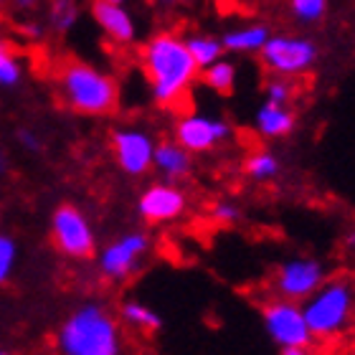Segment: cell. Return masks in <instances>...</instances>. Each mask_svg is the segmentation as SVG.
I'll return each instance as SVG.
<instances>
[{
    "instance_id": "obj_22",
    "label": "cell",
    "mask_w": 355,
    "mask_h": 355,
    "mask_svg": "<svg viewBox=\"0 0 355 355\" xmlns=\"http://www.w3.org/2000/svg\"><path fill=\"white\" fill-rule=\"evenodd\" d=\"M26 79V64L21 53L0 36V89H18Z\"/></svg>"
},
{
    "instance_id": "obj_19",
    "label": "cell",
    "mask_w": 355,
    "mask_h": 355,
    "mask_svg": "<svg viewBox=\"0 0 355 355\" xmlns=\"http://www.w3.org/2000/svg\"><path fill=\"white\" fill-rule=\"evenodd\" d=\"M82 21V6L79 0H49L46 6V26L51 33L67 36Z\"/></svg>"
},
{
    "instance_id": "obj_33",
    "label": "cell",
    "mask_w": 355,
    "mask_h": 355,
    "mask_svg": "<svg viewBox=\"0 0 355 355\" xmlns=\"http://www.w3.org/2000/svg\"><path fill=\"white\" fill-rule=\"evenodd\" d=\"M8 173V155H6V150L0 148V178Z\"/></svg>"
},
{
    "instance_id": "obj_23",
    "label": "cell",
    "mask_w": 355,
    "mask_h": 355,
    "mask_svg": "<svg viewBox=\"0 0 355 355\" xmlns=\"http://www.w3.org/2000/svg\"><path fill=\"white\" fill-rule=\"evenodd\" d=\"M289 18L302 26V28H312L327 18L330 10V0H287Z\"/></svg>"
},
{
    "instance_id": "obj_29",
    "label": "cell",
    "mask_w": 355,
    "mask_h": 355,
    "mask_svg": "<svg viewBox=\"0 0 355 355\" xmlns=\"http://www.w3.org/2000/svg\"><path fill=\"white\" fill-rule=\"evenodd\" d=\"M279 355H322L315 345H295V348H279Z\"/></svg>"
},
{
    "instance_id": "obj_26",
    "label": "cell",
    "mask_w": 355,
    "mask_h": 355,
    "mask_svg": "<svg viewBox=\"0 0 355 355\" xmlns=\"http://www.w3.org/2000/svg\"><path fill=\"white\" fill-rule=\"evenodd\" d=\"M208 216H211V221L218 223V226H236V223L244 218V211H241V206H239L236 200L218 198L211 203Z\"/></svg>"
},
{
    "instance_id": "obj_14",
    "label": "cell",
    "mask_w": 355,
    "mask_h": 355,
    "mask_svg": "<svg viewBox=\"0 0 355 355\" xmlns=\"http://www.w3.org/2000/svg\"><path fill=\"white\" fill-rule=\"evenodd\" d=\"M252 130L261 140H287L297 130V112L292 104H274L261 99L254 110Z\"/></svg>"
},
{
    "instance_id": "obj_17",
    "label": "cell",
    "mask_w": 355,
    "mask_h": 355,
    "mask_svg": "<svg viewBox=\"0 0 355 355\" xmlns=\"http://www.w3.org/2000/svg\"><path fill=\"white\" fill-rule=\"evenodd\" d=\"M282 157L274 153V150H266V148H257L252 150L249 155L244 157V163H241V173H244L246 180H252V183H274L277 178L282 175Z\"/></svg>"
},
{
    "instance_id": "obj_30",
    "label": "cell",
    "mask_w": 355,
    "mask_h": 355,
    "mask_svg": "<svg viewBox=\"0 0 355 355\" xmlns=\"http://www.w3.org/2000/svg\"><path fill=\"white\" fill-rule=\"evenodd\" d=\"M8 3H10V8L18 10V13H31V10H36L41 0H8Z\"/></svg>"
},
{
    "instance_id": "obj_32",
    "label": "cell",
    "mask_w": 355,
    "mask_h": 355,
    "mask_svg": "<svg viewBox=\"0 0 355 355\" xmlns=\"http://www.w3.org/2000/svg\"><path fill=\"white\" fill-rule=\"evenodd\" d=\"M150 3L160 8H175V6H180V3H185V0H150Z\"/></svg>"
},
{
    "instance_id": "obj_31",
    "label": "cell",
    "mask_w": 355,
    "mask_h": 355,
    "mask_svg": "<svg viewBox=\"0 0 355 355\" xmlns=\"http://www.w3.org/2000/svg\"><path fill=\"white\" fill-rule=\"evenodd\" d=\"M343 246H345V252L355 257V223L345 231V236H343Z\"/></svg>"
},
{
    "instance_id": "obj_6",
    "label": "cell",
    "mask_w": 355,
    "mask_h": 355,
    "mask_svg": "<svg viewBox=\"0 0 355 355\" xmlns=\"http://www.w3.org/2000/svg\"><path fill=\"white\" fill-rule=\"evenodd\" d=\"M150 252H153V239L148 231H122L96 249V272L102 279L112 282V284H122L140 272L142 264L148 261Z\"/></svg>"
},
{
    "instance_id": "obj_9",
    "label": "cell",
    "mask_w": 355,
    "mask_h": 355,
    "mask_svg": "<svg viewBox=\"0 0 355 355\" xmlns=\"http://www.w3.org/2000/svg\"><path fill=\"white\" fill-rule=\"evenodd\" d=\"M327 279V266L318 257L295 254L279 261L269 277V289L274 297H284L292 302H304L315 289Z\"/></svg>"
},
{
    "instance_id": "obj_15",
    "label": "cell",
    "mask_w": 355,
    "mask_h": 355,
    "mask_svg": "<svg viewBox=\"0 0 355 355\" xmlns=\"http://www.w3.org/2000/svg\"><path fill=\"white\" fill-rule=\"evenodd\" d=\"M193 153L175 142L173 137L157 140L155 155H153V171L160 175V180H171V183H183L185 178H191L193 173Z\"/></svg>"
},
{
    "instance_id": "obj_35",
    "label": "cell",
    "mask_w": 355,
    "mask_h": 355,
    "mask_svg": "<svg viewBox=\"0 0 355 355\" xmlns=\"http://www.w3.org/2000/svg\"><path fill=\"white\" fill-rule=\"evenodd\" d=\"M0 355H15V353H10L8 348H0Z\"/></svg>"
},
{
    "instance_id": "obj_28",
    "label": "cell",
    "mask_w": 355,
    "mask_h": 355,
    "mask_svg": "<svg viewBox=\"0 0 355 355\" xmlns=\"http://www.w3.org/2000/svg\"><path fill=\"white\" fill-rule=\"evenodd\" d=\"M18 31H21L28 41H44L46 33H49V26L41 21H23L21 26H18Z\"/></svg>"
},
{
    "instance_id": "obj_10",
    "label": "cell",
    "mask_w": 355,
    "mask_h": 355,
    "mask_svg": "<svg viewBox=\"0 0 355 355\" xmlns=\"http://www.w3.org/2000/svg\"><path fill=\"white\" fill-rule=\"evenodd\" d=\"M155 145V135L142 125H119L110 132L112 160L127 178H145L153 173Z\"/></svg>"
},
{
    "instance_id": "obj_13",
    "label": "cell",
    "mask_w": 355,
    "mask_h": 355,
    "mask_svg": "<svg viewBox=\"0 0 355 355\" xmlns=\"http://www.w3.org/2000/svg\"><path fill=\"white\" fill-rule=\"evenodd\" d=\"M89 15L102 36L114 46H135L140 38V23L127 6H114L104 0H92L89 3Z\"/></svg>"
},
{
    "instance_id": "obj_21",
    "label": "cell",
    "mask_w": 355,
    "mask_h": 355,
    "mask_svg": "<svg viewBox=\"0 0 355 355\" xmlns=\"http://www.w3.org/2000/svg\"><path fill=\"white\" fill-rule=\"evenodd\" d=\"M183 38H185V46H188L193 61L198 64V69L211 67L214 61L226 56V51H223V46H221V38L214 36V33H206V31H188V33H183Z\"/></svg>"
},
{
    "instance_id": "obj_4",
    "label": "cell",
    "mask_w": 355,
    "mask_h": 355,
    "mask_svg": "<svg viewBox=\"0 0 355 355\" xmlns=\"http://www.w3.org/2000/svg\"><path fill=\"white\" fill-rule=\"evenodd\" d=\"M312 340L333 343L355 325V279L327 274V279L302 302Z\"/></svg>"
},
{
    "instance_id": "obj_12",
    "label": "cell",
    "mask_w": 355,
    "mask_h": 355,
    "mask_svg": "<svg viewBox=\"0 0 355 355\" xmlns=\"http://www.w3.org/2000/svg\"><path fill=\"white\" fill-rule=\"evenodd\" d=\"M188 203L191 198L180 183L155 180L137 193L135 211H137V218L148 226H168L188 214Z\"/></svg>"
},
{
    "instance_id": "obj_16",
    "label": "cell",
    "mask_w": 355,
    "mask_h": 355,
    "mask_svg": "<svg viewBox=\"0 0 355 355\" xmlns=\"http://www.w3.org/2000/svg\"><path fill=\"white\" fill-rule=\"evenodd\" d=\"M269 36H272L269 23L249 21V23H239L234 28H226L218 38H221L226 56H257Z\"/></svg>"
},
{
    "instance_id": "obj_11",
    "label": "cell",
    "mask_w": 355,
    "mask_h": 355,
    "mask_svg": "<svg viewBox=\"0 0 355 355\" xmlns=\"http://www.w3.org/2000/svg\"><path fill=\"white\" fill-rule=\"evenodd\" d=\"M261 327L277 348H295V345L315 343L307 320H304L302 302H292L284 297L272 295L261 304Z\"/></svg>"
},
{
    "instance_id": "obj_24",
    "label": "cell",
    "mask_w": 355,
    "mask_h": 355,
    "mask_svg": "<svg viewBox=\"0 0 355 355\" xmlns=\"http://www.w3.org/2000/svg\"><path fill=\"white\" fill-rule=\"evenodd\" d=\"M261 94H264L266 102L295 104V99H297V79L269 74L264 79V84H261Z\"/></svg>"
},
{
    "instance_id": "obj_27",
    "label": "cell",
    "mask_w": 355,
    "mask_h": 355,
    "mask_svg": "<svg viewBox=\"0 0 355 355\" xmlns=\"http://www.w3.org/2000/svg\"><path fill=\"white\" fill-rule=\"evenodd\" d=\"M15 142H18V148L31 153V155L44 153V137H41V132L33 130V127H18V130H15Z\"/></svg>"
},
{
    "instance_id": "obj_1",
    "label": "cell",
    "mask_w": 355,
    "mask_h": 355,
    "mask_svg": "<svg viewBox=\"0 0 355 355\" xmlns=\"http://www.w3.org/2000/svg\"><path fill=\"white\" fill-rule=\"evenodd\" d=\"M137 56L153 104L157 110L180 107L200 76V69L185 46L183 33L173 28L155 31L142 41Z\"/></svg>"
},
{
    "instance_id": "obj_3",
    "label": "cell",
    "mask_w": 355,
    "mask_h": 355,
    "mask_svg": "<svg viewBox=\"0 0 355 355\" xmlns=\"http://www.w3.org/2000/svg\"><path fill=\"white\" fill-rule=\"evenodd\" d=\"M56 348L61 355H122L117 318L99 302L79 304L59 325Z\"/></svg>"
},
{
    "instance_id": "obj_2",
    "label": "cell",
    "mask_w": 355,
    "mask_h": 355,
    "mask_svg": "<svg viewBox=\"0 0 355 355\" xmlns=\"http://www.w3.org/2000/svg\"><path fill=\"white\" fill-rule=\"evenodd\" d=\"M53 87L59 102L79 117H110L122 99L119 82L110 71L84 59H67L56 69Z\"/></svg>"
},
{
    "instance_id": "obj_8",
    "label": "cell",
    "mask_w": 355,
    "mask_h": 355,
    "mask_svg": "<svg viewBox=\"0 0 355 355\" xmlns=\"http://www.w3.org/2000/svg\"><path fill=\"white\" fill-rule=\"evenodd\" d=\"M234 137V125L223 114L188 110L173 122V140L180 142L193 155H206L223 148Z\"/></svg>"
},
{
    "instance_id": "obj_20",
    "label": "cell",
    "mask_w": 355,
    "mask_h": 355,
    "mask_svg": "<svg viewBox=\"0 0 355 355\" xmlns=\"http://www.w3.org/2000/svg\"><path fill=\"white\" fill-rule=\"evenodd\" d=\"M119 320L142 333H157L163 327V315L142 300H125L119 304Z\"/></svg>"
},
{
    "instance_id": "obj_5",
    "label": "cell",
    "mask_w": 355,
    "mask_h": 355,
    "mask_svg": "<svg viewBox=\"0 0 355 355\" xmlns=\"http://www.w3.org/2000/svg\"><path fill=\"white\" fill-rule=\"evenodd\" d=\"M257 56H259L266 74L300 79L318 67L320 46L310 33L279 31V33H272L266 38V44L261 46V51Z\"/></svg>"
},
{
    "instance_id": "obj_7",
    "label": "cell",
    "mask_w": 355,
    "mask_h": 355,
    "mask_svg": "<svg viewBox=\"0 0 355 355\" xmlns=\"http://www.w3.org/2000/svg\"><path fill=\"white\" fill-rule=\"evenodd\" d=\"M53 249L71 261H89L96 254L94 223L76 203H59L49 218Z\"/></svg>"
},
{
    "instance_id": "obj_25",
    "label": "cell",
    "mask_w": 355,
    "mask_h": 355,
    "mask_svg": "<svg viewBox=\"0 0 355 355\" xmlns=\"http://www.w3.org/2000/svg\"><path fill=\"white\" fill-rule=\"evenodd\" d=\"M21 259V249H18V241L15 236L0 231V287L10 282V277L15 274V266Z\"/></svg>"
},
{
    "instance_id": "obj_18",
    "label": "cell",
    "mask_w": 355,
    "mask_h": 355,
    "mask_svg": "<svg viewBox=\"0 0 355 355\" xmlns=\"http://www.w3.org/2000/svg\"><path fill=\"white\" fill-rule=\"evenodd\" d=\"M200 84L208 89V92H214L218 96H229L234 94V89H236V79H239V67L236 61L231 59V56H221L218 61H214L211 67L200 69Z\"/></svg>"
},
{
    "instance_id": "obj_34",
    "label": "cell",
    "mask_w": 355,
    "mask_h": 355,
    "mask_svg": "<svg viewBox=\"0 0 355 355\" xmlns=\"http://www.w3.org/2000/svg\"><path fill=\"white\" fill-rule=\"evenodd\" d=\"M104 3H114V6H127L130 0H104Z\"/></svg>"
}]
</instances>
